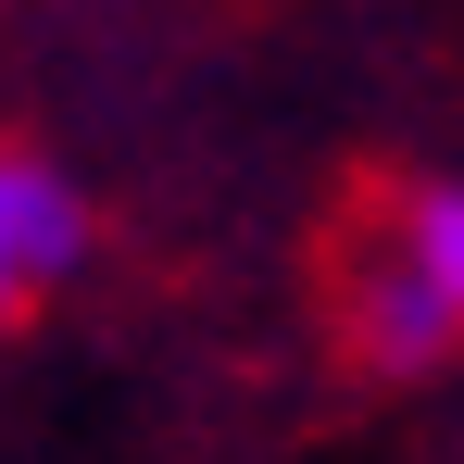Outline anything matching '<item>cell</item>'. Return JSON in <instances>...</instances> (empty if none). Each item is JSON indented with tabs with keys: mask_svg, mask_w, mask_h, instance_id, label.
Wrapping results in <instances>:
<instances>
[{
	"mask_svg": "<svg viewBox=\"0 0 464 464\" xmlns=\"http://www.w3.org/2000/svg\"><path fill=\"white\" fill-rule=\"evenodd\" d=\"M88 264V201L38 139H0V339Z\"/></svg>",
	"mask_w": 464,
	"mask_h": 464,
	"instance_id": "obj_2",
	"label": "cell"
},
{
	"mask_svg": "<svg viewBox=\"0 0 464 464\" xmlns=\"http://www.w3.org/2000/svg\"><path fill=\"white\" fill-rule=\"evenodd\" d=\"M326 339L389 389L464 364V176H377L326 227Z\"/></svg>",
	"mask_w": 464,
	"mask_h": 464,
	"instance_id": "obj_1",
	"label": "cell"
}]
</instances>
